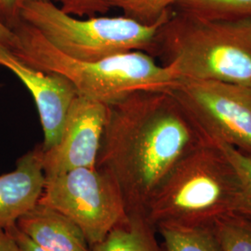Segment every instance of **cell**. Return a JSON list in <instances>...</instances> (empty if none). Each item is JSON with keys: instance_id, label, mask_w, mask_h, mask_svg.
<instances>
[{"instance_id": "obj_1", "label": "cell", "mask_w": 251, "mask_h": 251, "mask_svg": "<svg viewBox=\"0 0 251 251\" xmlns=\"http://www.w3.org/2000/svg\"><path fill=\"white\" fill-rule=\"evenodd\" d=\"M210 142L172 91H138L108 104L96 168L116 181L127 216L145 215L179 162Z\"/></svg>"}, {"instance_id": "obj_2", "label": "cell", "mask_w": 251, "mask_h": 251, "mask_svg": "<svg viewBox=\"0 0 251 251\" xmlns=\"http://www.w3.org/2000/svg\"><path fill=\"white\" fill-rule=\"evenodd\" d=\"M14 40L9 50L39 71L57 74L70 81L78 95L111 104L143 90H171L178 77L170 67L144 51H129L84 62L60 52L35 27L21 21L11 28Z\"/></svg>"}, {"instance_id": "obj_3", "label": "cell", "mask_w": 251, "mask_h": 251, "mask_svg": "<svg viewBox=\"0 0 251 251\" xmlns=\"http://www.w3.org/2000/svg\"><path fill=\"white\" fill-rule=\"evenodd\" d=\"M152 57L178 80H215L251 87V20L212 21L181 11L159 27Z\"/></svg>"}, {"instance_id": "obj_4", "label": "cell", "mask_w": 251, "mask_h": 251, "mask_svg": "<svg viewBox=\"0 0 251 251\" xmlns=\"http://www.w3.org/2000/svg\"><path fill=\"white\" fill-rule=\"evenodd\" d=\"M242 184L232 162L210 142L190 152L153 196L146 218L163 226L200 227L238 212Z\"/></svg>"}, {"instance_id": "obj_5", "label": "cell", "mask_w": 251, "mask_h": 251, "mask_svg": "<svg viewBox=\"0 0 251 251\" xmlns=\"http://www.w3.org/2000/svg\"><path fill=\"white\" fill-rule=\"evenodd\" d=\"M170 16L151 25L124 15L76 18L53 1H39L23 8L21 21L35 27L60 52L75 60L96 62L135 50L151 54L156 33Z\"/></svg>"}, {"instance_id": "obj_6", "label": "cell", "mask_w": 251, "mask_h": 251, "mask_svg": "<svg viewBox=\"0 0 251 251\" xmlns=\"http://www.w3.org/2000/svg\"><path fill=\"white\" fill-rule=\"evenodd\" d=\"M38 203L69 218L90 247L101 242L128 218L116 181L97 168H77L46 177Z\"/></svg>"}, {"instance_id": "obj_7", "label": "cell", "mask_w": 251, "mask_h": 251, "mask_svg": "<svg viewBox=\"0 0 251 251\" xmlns=\"http://www.w3.org/2000/svg\"><path fill=\"white\" fill-rule=\"evenodd\" d=\"M214 143L251 155V87L215 80H179L171 90Z\"/></svg>"}, {"instance_id": "obj_8", "label": "cell", "mask_w": 251, "mask_h": 251, "mask_svg": "<svg viewBox=\"0 0 251 251\" xmlns=\"http://www.w3.org/2000/svg\"><path fill=\"white\" fill-rule=\"evenodd\" d=\"M107 105L77 95L64 120L59 142L43 151L45 177L77 168H96Z\"/></svg>"}, {"instance_id": "obj_9", "label": "cell", "mask_w": 251, "mask_h": 251, "mask_svg": "<svg viewBox=\"0 0 251 251\" xmlns=\"http://www.w3.org/2000/svg\"><path fill=\"white\" fill-rule=\"evenodd\" d=\"M0 66L13 73L32 95L42 126L43 151L52 148L60 140L64 120L77 91L62 75L39 71L20 61L0 45Z\"/></svg>"}, {"instance_id": "obj_10", "label": "cell", "mask_w": 251, "mask_h": 251, "mask_svg": "<svg viewBox=\"0 0 251 251\" xmlns=\"http://www.w3.org/2000/svg\"><path fill=\"white\" fill-rule=\"evenodd\" d=\"M41 144L20 156L15 169L0 176V230L16 225L38 203L45 184Z\"/></svg>"}, {"instance_id": "obj_11", "label": "cell", "mask_w": 251, "mask_h": 251, "mask_svg": "<svg viewBox=\"0 0 251 251\" xmlns=\"http://www.w3.org/2000/svg\"><path fill=\"white\" fill-rule=\"evenodd\" d=\"M16 226L22 233L47 251H90L80 228L50 206L37 203Z\"/></svg>"}, {"instance_id": "obj_12", "label": "cell", "mask_w": 251, "mask_h": 251, "mask_svg": "<svg viewBox=\"0 0 251 251\" xmlns=\"http://www.w3.org/2000/svg\"><path fill=\"white\" fill-rule=\"evenodd\" d=\"M157 231L143 214L128 215L90 251H165L156 237Z\"/></svg>"}, {"instance_id": "obj_13", "label": "cell", "mask_w": 251, "mask_h": 251, "mask_svg": "<svg viewBox=\"0 0 251 251\" xmlns=\"http://www.w3.org/2000/svg\"><path fill=\"white\" fill-rule=\"evenodd\" d=\"M173 9L212 21L251 20V0H178Z\"/></svg>"}, {"instance_id": "obj_14", "label": "cell", "mask_w": 251, "mask_h": 251, "mask_svg": "<svg viewBox=\"0 0 251 251\" xmlns=\"http://www.w3.org/2000/svg\"><path fill=\"white\" fill-rule=\"evenodd\" d=\"M165 251H222L213 225L200 227L163 226L156 229Z\"/></svg>"}, {"instance_id": "obj_15", "label": "cell", "mask_w": 251, "mask_h": 251, "mask_svg": "<svg viewBox=\"0 0 251 251\" xmlns=\"http://www.w3.org/2000/svg\"><path fill=\"white\" fill-rule=\"evenodd\" d=\"M222 251H251V220L238 212L218 219L213 225Z\"/></svg>"}, {"instance_id": "obj_16", "label": "cell", "mask_w": 251, "mask_h": 251, "mask_svg": "<svg viewBox=\"0 0 251 251\" xmlns=\"http://www.w3.org/2000/svg\"><path fill=\"white\" fill-rule=\"evenodd\" d=\"M178 0H113V8L122 9L124 16L151 25L170 16Z\"/></svg>"}, {"instance_id": "obj_17", "label": "cell", "mask_w": 251, "mask_h": 251, "mask_svg": "<svg viewBox=\"0 0 251 251\" xmlns=\"http://www.w3.org/2000/svg\"><path fill=\"white\" fill-rule=\"evenodd\" d=\"M218 144L232 162L242 184V198L238 213L251 220V155L237 150L228 144Z\"/></svg>"}, {"instance_id": "obj_18", "label": "cell", "mask_w": 251, "mask_h": 251, "mask_svg": "<svg viewBox=\"0 0 251 251\" xmlns=\"http://www.w3.org/2000/svg\"><path fill=\"white\" fill-rule=\"evenodd\" d=\"M64 12L75 17H93L113 8V0H55Z\"/></svg>"}, {"instance_id": "obj_19", "label": "cell", "mask_w": 251, "mask_h": 251, "mask_svg": "<svg viewBox=\"0 0 251 251\" xmlns=\"http://www.w3.org/2000/svg\"><path fill=\"white\" fill-rule=\"evenodd\" d=\"M39 1L54 0H0V22L11 28L21 22L22 9L27 4Z\"/></svg>"}, {"instance_id": "obj_20", "label": "cell", "mask_w": 251, "mask_h": 251, "mask_svg": "<svg viewBox=\"0 0 251 251\" xmlns=\"http://www.w3.org/2000/svg\"><path fill=\"white\" fill-rule=\"evenodd\" d=\"M5 231H7L13 237L20 251H47L32 241L25 233H22L16 225L9 227V229Z\"/></svg>"}, {"instance_id": "obj_21", "label": "cell", "mask_w": 251, "mask_h": 251, "mask_svg": "<svg viewBox=\"0 0 251 251\" xmlns=\"http://www.w3.org/2000/svg\"><path fill=\"white\" fill-rule=\"evenodd\" d=\"M0 251H20L13 237L5 230H0Z\"/></svg>"}, {"instance_id": "obj_22", "label": "cell", "mask_w": 251, "mask_h": 251, "mask_svg": "<svg viewBox=\"0 0 251 251\" xmlns=\"http://www.w3.org/2000/svg\"><path fill=\"white\" fill-rule=\"evenodd\" d=\"M14 40V34L3 23L0 22V45L7 48L9 50L12 45V42Z\"/></svg>"}, {"instance_id": "obj_23", "label": "cell", "mask_w": 251, "mask_h": 251, "mask_svg": "<svg viewBox=\"0 0 251 251\" xmlns=\"http://www.w3.org/2000/svg\"></svg>"}]
</instances>
